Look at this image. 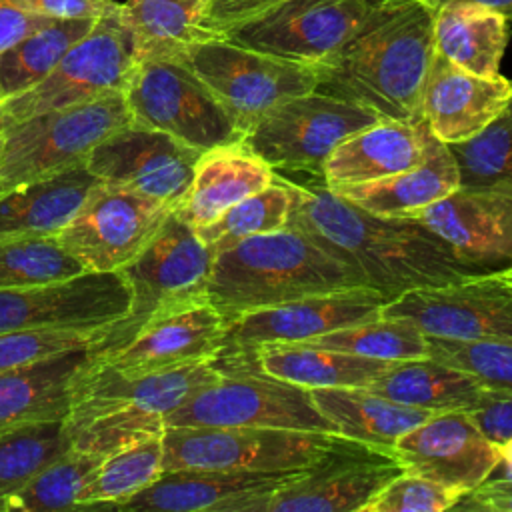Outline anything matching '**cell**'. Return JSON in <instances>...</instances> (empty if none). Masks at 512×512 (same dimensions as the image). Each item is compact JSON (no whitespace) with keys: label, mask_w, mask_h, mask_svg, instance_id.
I'll list each match as a JSON object with an SVG mask.
<instances>
[{"label":"cell","mask_w":512,"mask_h":512,"mask_svg":"<svg viewBox=\"0 0 512 512\" xmlns=\"http://www.w3.org/2000/svg\"><path fill=\"white\" fill-rule=\"evenodd\" d=\"M162 474V436H152L104 456L76 510H118Z\"/></svg>","instance_id":"8d00e7d4"},{"label":"cell","mask_w":512,"mask_h":512,"mask_svg":"<svg viewBox=\"0 0 512 512\" xmlns=\"http://www.w3.org/2000/svg\"><path fill=\"white\" fill-rule=\"evenodd\" d=\"M206 0H126L120 16L126 24L136 56L174 58L192 42L214 38L202 26Z\"/></svg>","instance_id":"836d02e7"},{"label":"cell","mask_w":512,"mask_h":512,"mask_svg":"<svg viewBox=\"0 0 512 512\" xmlns=\"http://www.w3.org/2000/svg\"><path fill=\"white\" fill-rule=\"evenodd\" d=\"M504 274H506V276H508V278H510V280H512V268H510V270H506V272H504Z\"/></svg>","instance_id":"db71d44e"},{"label":"cell","mask_w":512,"mask_h":512,"mask_svg":"<svg viewBox=\"0 0 512 512\" xmlns=\"http://www.w3.org/2000/svg\"><path fill=\"white\" fill-rule=\"evenodd\" d=\"M4 128H6V114H4V108H2V102H0V140H2Z\"/></svg>","instance_id":"f5cc1de1"},{"label":"cell","mask_w":512,"mask_h":512,"mask_svg":"<svg viewBox=\"0 0 512 512\" xmlns=\"http://www.w3.org/2000/svg\"><path fill=\"white\" fill-rule=\"evenodd\" d=\"M98 18L52 20L0 52V100L18 96L42 82L82 40Z\"/></svg>","instance_id":"e575fe53"},{"label":"cell","mask_w":512,"mask_h":512,"mask_svg":"<svg viewBox=\"0 0 512 512\" xmlns=\"http://www.w3.org/2000/svg\"><path fill=\"white\" fill-rule=\"evenodd\" d=\"M100 180L86 164L22 184L0 196V242L52 236L82 208Z\"/></svg>","instance_id":"f1b7e54d"},{"label":"cell","mask_w":512,"mask_h":512,"mask_svg":"<svg viewBox=\"0 0 512 512\" xmlns=\"http://www.w3.org/2000/svg\"><path fill=\"white\" fill-rule=\"evenodd\" d=\"M392 452L406 472L462 494L484 484L500 462L498 444L482 434L466 410L434 412L402 434Z\"/></svg>","instance_id":"44dd1931"},{"label":"cell","mask_w":512,"mask_h":512,"mask_svg":"<svg viewBox=\"0 0 512 512\" xmlns=\"http://www.w3.org/2000/svg\"><path fill=\"white\" fill-rule=\"evenodd\" d=\"M316 408L334 424L336 434L390 448L434 412L404 406L368 388H310Z\"/></svg>","instance_id":"1f68e13d"},{"label":"cell","mask_w":512,"mask_h":512,"mask_svg":"<svg viewBox=\"0 0 512 512\" xmlns=\"http://www.w3.org/2000/svg\"><path fill=\"white\" fill-rule=\"evenodd\" d=\"M378 120L368 108L312 90L270 108L244 136V144L274 172L322 176L330 152Z\"/></svg>","instance_id":"8fae6325"},{"label":"cell","mask_w":512,"mask_h":512,"mask_svg":"<svg viewBox=\"0 0 512 512\" xmlns=\"http://www.w3.org/2000/svg\"><path fill=\"white\" fill-rule=\"evenodd\" d=\"M334 438L336 432L166 426L162 432V472H282L304 468L328 450Z\"/></svg>","instance_id":"9c48e42d"},{"label":"cell","mask_w":512,"mask_h":512,"mask_svg":"<svg viewBox=\"0 0 512 512\" xmlns=\"http://www.w3.org/2000/svg\"><path fill=\"white\" fill-rule=\"evenodd\" d=\"M288 0H206L200 26L214 38H224L232 30L268 14Z\"/></svg>","instance_id":"bcb514c9"},{"label":"cell","mask_w":512,"mask_h":512,"mask_svg":"<svg viewBox=\"0 0 512 512\" xmlns=\"http://www.w3.org/2000/svg\"><path fill=\"white\" fill-rule=\"evenodd\" d=\"M508 22L504 14L478 4L440 2L434 14L436 54L466 72L498 76L510 36Z\"/></svg>","instance_id":"4dcf8cb0"},{"label":"cell","mask_w":512,"mask_h":512,"mask_svg":"<svg viewBox=\"0 0 512 512\" xmlns=\"http://www.w3.org/2000/svg\"><path fill=\"white\" fill-rule=\"evenodd\" d=\"M352 286L366 284L306 234L284 226L216 252L206 298L230 322L252 310Z\"/></svg>","instance_id":"277c9868"},{"label":"cell","mask_w":512,"mask_h":512,"mask_svg":"<svg viewBox=\"0 0 512 512\" xmlns=\"http://www.w3.org/2000/svg\"><path fill=\"white\" fill-rule=\"evenodd\" d=\"M386 298L370 286L310 294L284 304L252 310L226 322L222 346L212 358L224 370L266 344L304 342L382 314Z\"/></svg>","instance_id":"5bb4252c"},{"label":"cell","mask_w":512,"mask_h":512,"mask_svg":"<svg viewBox=\"0 0 512 512\" xmlns=\"http://www.w3.org/2000/svg\"><path fill=\"white\" fill-rule=\"evenodd\" d=\"M220 376L212 360L142 374L92 360L76 380L66 416L72 448L106 456L162 436L164 418Z\"/></svg>","instance_id":"3957f363"},{"label":"cell","mask_w":512,"mask_h":512,"mask_svg":"<svg viewBox=\"0 0 512 512\" xmlns=\"http://www.w3.org/2000/svg\"><path fill=\"white\" fill-rule=\"evenodd\" d=\"M52 20L26 10L24 0H0V52Z\"/></svg>","instance_id":"c3c4849f"},{"label":"cell","mask_w":512,"mask_h":512,"mask_svg":"<svg viewBox=\"0 0 512 512\" xmlns=\"http://www.w3.org/2000/svg\"><path fill=\"white\" fill-rule=\"evenodd\" d=\"M132 304L120 270L82 274L20 290H0V332L8 330H106Z\"/></svg>","instance_id":"e0dca14e"},{"label":"cell","mask_w":512,"mask_h":512,"mask_svg":"<svg viewBox=\"0 0 512 512\" xmlns=\"http://www.w3.org/2000/svg\"><path fill=\"white\" fill-rule=\"evenodd\" d=\"M466 412L494 444L512 438V394L484 390L482 398Z\"/></svg>","instance_id":"7dc6e473"},{"label":"cell","mask_w":512,"mask_h":512,"mask_svg":"<svg viewBox=\"0 0 512 512\" xmlns=\"http://www.w3.org/2000/svg\"><path fill=\"white\" fill-rule=\"evenodd\" d=\"M438 0H408L330 58L316 62V90L376 112L422 122V92L436 54Z\"/></svg>","instance_id":"7a4b0ae2"},{"label":"cell","mask_w":512,"mask_h":512,"mask_svg":"<svg viewBox=\"0 0 512 512\" xmlns=\"http://www.w3.org/2000/svg\"><path fill=\"white\" fill-rule=\"evenodd\" d=\"M102 460L98 452L70 448L26 484L0 496V512L76 510Z\"/></svg>","instance_id":"d590c367"},{"label":"cell","mask_w":512,"mask_h":512,"mask_svg":"<svg viewBox=\"0 0 512 512\" xmlns=\"http://www.w3.org/2000/svg\"><path fill=\"white\" fill-rule=\"evenodd\" d=\"M406 2L288 0L224 38L288 60L316 64L348 46Z\"/></svg>","instance_id":"30bf717a"},{"label":"cell","mask_w":512,"mask_h":512,"mask_svg":"<svg viewBox=\"0 0 512 512\" xmlns=\"http://www.w3.org/2000/svg\"><path fill=\"white\" fill-rule=\"evenodd\" d=\"M92 360V350L80 348L0 374V428L66 418L76 380Z\"/></svg>","instance_id":"f546056e"},{"label":"cell","mask_w":512,"mask_h":512,"mask_svg":"<svg viewBox=\"0 0 512 512\" xmlns=\"http://www.w3.org/2000/svg\"><path fill=\"white\" fill-rule=\"evenodd\" d=\"M26 10L50 20L100 18L114 8L116 0H24Z\"/></svg>","instance_id":"f907efd6"},{"label":"cell","mask_w":512,"mask_h":512,"mask_svg":"<svg viewBox=\"0 0 512 512\" xmlns=\"http://www.w3.org/2000/svg\"><path fill=\"white\" fill-rule=\"evenodd\" d=\"M86 272L84 264L52 236L0 242V290H20Z\"/></svg>","instance_id":"60d3db41"},{"label":"cell","mask_w":512,"mask_h":512,"mask_svg":"<svg viewBox=\"0 0 512 512\" xmlns=\"http://www.w3.org/2000/svg\"><path fill=\"white\" fill-rule=\"evenodd\" d=\"M104 330H8L0 332V374L50 356L92 348Z\"/></svg>","instance_id":"ee69618b"},{"label":"cell","mask_w":512,"mask_h":512,"mask_svg":"<svg viewBox=\"0 0 512 512\" xmlns=\"http://www.w3.org/2000/svg\"><path fill=\"white\" fill-rule=\"evenodd\" d=\"M276 176L290 192L286 226L300 230L352 268L386 302L474 274L412 218L368 212L330 190L322 176L304 184Z\"/></svg>","instance_id":"6da1fadb"},{"label":"cell","mask_w":512,"mask_h":512,"mask_svg":"<svg viewBox=\"0 0 512 512\" xmlns=\"http://www.w3.org/2000/svg\"><path fill=\"white\" fill-rule=\"evenodd\" d=\"M392 362L364 358L332 348L302 344H266L252 356L220 370L262 372L272 378L302 388H366L374 378L384 374Z\"/></svg>","instance_id":"83f0119b"},{"label":"cell","mask_w":512,"mask_h":512,"mask_svg":"<svg viewBox=\"0 0 512 512\" xmlns=\"http://www.w3.org/2000/svg\"><path fill=\"white\" fill-rule=\"evenodd\" d=\"M200 154L166 132L132 122L102 140L86 168L104 184L176 208L192 184Z\"/></svg>","instance_id":"ffe728a7"},{"label":"cell","mask_w":512,"mask_h":512,"mask_svg":"<svg viewBox=\"0 0 512 512\" xmlns=\"http://www.w3.org/2000/svg\"><path fill=\"white\" fill-rule=\"evenodd\" d=\"M290 212V192L274 172L272 184L230 206L212 222L196 228L212 254L262 232L284 228Z\"/></svg>","instance_id":"ab89813d"},{"label":"cell","mask_w":512,"mask_h":512,"mask_svg":"<svg viewBox=\"0 0 512 512\" xmlns=\"http://www.w3.org/2000/svg\"><path fill=\"white\" fill-rule=\"evenodd\" d=\"M132 124L122 92L6 122L0 140V196L86 164L90 152Z\"/></svg>","instance_id":"8992f818"},{"label":"cell","mask_w":512,"mask_h":512,"mask_svg":"<svg viewBox=\"0 0 512 512\" xmlns=\"http://www.w3.org/2000/svg\"><path fill=\"white\" fill-rule=\"evenodd\" d=\"M226 320L208 302H194L150 320L124 348L96 360L126 374H142L212 360Z\"/></svg>","instance_id":"603a6c76"},{"label":"cell","mask_w":512,"mask_h":512,"mask_svg":"<svg viewBox=\"0 0 512 512\" xmlns=\"http://www.w3.org/2000/svg\"><path fill=\"white\" fill-rule=\"evenodd\" d=\"M462 492L446 488L424 476L402 472L390 480L362 512H444L460 500Z\"/></svg>","instance_id":"f6af8a7d"},{"label":"cell","mask_w":512,"mask_h":512,"mask_svg":"<svg viewBox=\"0 0 512 512\" xmlns=\"http://www.w3.org/2000/svg\"><path fill=\"white\" fill-rule=\"evenodd\" d=\"M402 472L390 448L336 434L332 446L264 498L258 512H362Z\"/></svg>","instance_id":"9a60e30c"},{"label":"cell","mask_w":512,"mask_h":512,"mask_svg":"<svg viewBox=\"0 0 512 512\" xmlns=\"http://www.w3.org/2000/svg\"><path fill=\"white\" fill-rule=\"evenodd\" d=\"M448 148L458 164V186H512V100L486 128Z\"/></svg>","instance_id":"b9f144b4"},{"label":"cell","mask_w":512,"mask_h":512,"mask_svg":"<svg viewBox=\"0 0 512 512\" xmlns=\"http://www.w3.org/2000/svg\"><path fill=\"white\" fill-rule=\"evenodd\" d=\"M136 62L134 40L122 22L118 2L94 22L92 30L66 52L42 82L18 96L0 100L6 122L124 92Z\"/></svg>","instance_id":"7c38bea8"},{"label":"cell","mask_w":512,"mask_h":512,"mask_svg":"<svg viewBox=\"0 0 512 512\" xmlns=\"http://www.w3.org/2000/svg\"><path fill=\"white\" fill-rule=\"evenodd\" d=\"M382 316L414 324L426 336L512 342V280L504 272L406 292L384 304Z\"/></svg>","instance_id":"2e32d148"},{"label":"cell","mask_w":512,"mask_h":512,"mask_svg":"<svg viewBox=\"0 0 512 512\" xmlns=\"http://www.w3.org/2000/svg\"><path fill=\"white\" fill-rule=\"evenodd\" d=\"M422 124L380 118L350 134L326 158L322 180L328 186L362 184L414 168L424 158Z\"/></svg>","instance_id":"484cf974"},{"label":"cell","mask_w":512,"mask_h":512,"mask_svg":"<svg viewBox=\"0 0 512 512\" xmlns=\"http://www.w3.org/2000/svg\"><path fill=\"white\" fill-rule=\"evenodd\" d=\"M510 100L512 80L478 76L434 54L422 92V120L440 142L456 144L486 128Z\"/></svg>","instance_id":"cb8c5ba5"},{"label":"cell","mask_w":512,"mask_h":512,"mask_svg":"<svg viewBox=\"0 0 512 512\" xmlns=\"http://www.w3.org/2000/svg\"><path fill=\"white\" fill-rule=\"evenodd\" d=\"M366 388L398 404L430 412L468 410L486 390L464 370L430 356L392 362V366Z\"/></svg>","instance_id":"d6a6232c"},{"label":"cell","mask_w":512,"mask_h":512,"mask_svg":"<svg viewBox=\"0 0 512 512\" xmlns=\"http://www.w3.org/2000/svg\"><path fill=\"white\" fill-rule=\"evenodd\" d=\"M438 2H446V0H438ZM460 2H470V4L490 8L494 12L504 14L508 20H512V0H460Z\"/></svg>","instance_id":"816d5d0a"},{"label":"cell","mask_w":512,"mask_h":512,"mask_svg":"<svg viewBox=\"0 0 512 512\" xmlns=\"http://www.w3.org/2000/svg\"><path fill=\"white\" fill-rule=\"evenodd\" d=\"M122 94L134 124L200 152L244 140L206 84L176 58H140Z\"/></svg>","instance_id":"ba28073f"},{"label":"cell","mask_w":512,"mask_h":512,"mask_svg":"<svg viewBox=\"0 0 512 512\" xmlns=\"http://www.w3.org/2000/svg\"><path fill=\"white\" fill-rule=\"evenodd\" d=\"M70 448L66 418L28 420L0 428V496L26 484Z\"/></svg>","instance_id":"74e56055"},{"label":"cell","mask_w":512,"mask_h":512,"mask_svg":"<svg viewBox=\"0 0 512 512\" xmlns=\"http://www.w3.org/2000/svg\"><path fill=\"white\" fill-rule=\"evenodd\" d=\"M272 180L274 170L244 140L216 146L200 154L192 184L174 212L200 228Z\"/></svg>","instance_id":"4316f807"},{"label":"cell","mask_w":512,"mask_h":512,"mask_svg":"<svg viewBox=\"0 0 512 512\" xmlns=\"http://www.w3.org/2000/svg\"><path fill=\"white\" fill-rule=\"evenodd\" d=\"M300 468L282 472L170 470L126 500V512H258Z\"/></svg>","instance_id":"7402d4cb"},{"label":"cell","mask_w":512,"mask_h":512,"mask_svg":"<svg viewBox=\"0 0 512 512\" xmlns=\"http://www.w3.org/2000/svg\"><path fill=\"white\" fill-rule=\"evenodd\" d=\"M428 356L464 370L482 388L512 394V342L426 336Z\"/></svg>","instance_id":"7bdbcfd3"},{"label":"cell","mask_w":512,"mask_h":512,"mask_svg":"<svg viewBox=\"0 0 512 512\" xmlns=\"http://www.w3.org/2000/svg\"><path fill=\"white\" fill-rule=\"evenodd\" d=\"M166 426L336 432L310 390L262 372L222 374L164 418Z\"/></svg>","instance_id":"4fadbf2b"},{"label":"cell","mask_w":512,"mask_h":512,"mask_svg":"<svg viewBox=\"0 0 512 512\" xmlns=\"http://www.w3.org/2000/svg\"><path fill=\"white\" fill-rule=\"evenodd\" d=\"M230 114L246 136L276 104L316 90V64L240 46L228 38L198 40L176 56Z\"/></svg>","instance_id":"52a82bcc"},{"label":"cell","mask_w":512,"mask_h":512,"mask_svg":"<svg viewBox=\"0 0 512 512\" xmlns=\"http://www.w3.org/2000/svg\"><path fill=\"white\" fill-rule=\"evenodd\" d=\"M424 158L414 168L362 184L328 186L342 198L380 216H412L458 188V164L448 148L422 124Z\"/></svg>","instance_id":"d4e9b609"},{"label":"cell","mask_w":512,"mask_h":512,"mask_svg":"<svg viewBox=\"0 0 512 512\" xmlns=\"http://www.w3.org/2000/svg\"><path fill=\"white\" fill-rule=\"evenodd\" d=\"M172 210L160 200L100 182L56 238L86 270H122L146 248Z\"/></svg>","instance_id":"ac0fdd59"},{"label":"cell","mask_w":512,"mask_h":512,"mask_svg":"<svg viewBox=\"0 0 512 512\" xmlns=\"http://www.w3.org/2000/svg\"><path fill=\"white\" fill-rule=\"evenodd\" d=\"M452 510L462 512H512V480L490 478L460 496Z\"/></svg>","instance_id":"681fc988"},{"label":"cell","mask_w":512,"mask_h":512,"mask_svg":"<svg viewBox=\"0 0 512 512\" xmlns=\"http://www.w3.org/2000/svg\"><path fill=\"white\" fill-rule=\"evenodd\" d=\"M404 218L430 230L474 274L512 268V186H458Z\"/></svg>","instance_id":"d6986e66"},{"label":"cell","mask_w":512,"mask_h":512,"mask_svg":"<svg viewBox=\"0 0 512 512\" xmlns=\"http://www.w3.org/2000/svg\"><path fill=\"white\" fill-rule=\"evenodd\" d=\"M214 254L196 228L174 210L146 248L120 272L132 288L128 314L104 330L90 348L102 360L124 348L150 320L176 308L208 300L206 282Z\"/></svg>","instance_id":"5b68a950"},{"label":"cell","mask_w":512,"mask_h":512,"mask_svg":"<svg viewBox=\"0 0 512 512\" xmlns=\"http://www.w3.org/2000/svg\"><path fill=\"white\" fill-rule=\"evenodd\" d=\"M302 346H316V348H332L364 358L386 360V362H400V360H414L428 356V340L426 334L420 332L414 324L378 316L354 326L338 328L334 332L304 340V342H290Z\"/></svg>","instance_id":"f35d334b"}]
</instances>
